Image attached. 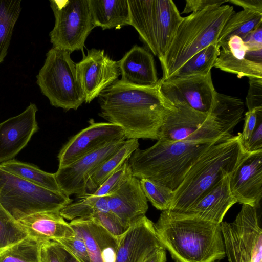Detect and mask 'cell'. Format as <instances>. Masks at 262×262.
<instances>
[{
  "label": "cell",
  "instance_id": "6da1fadb",
  "mask_svg": "<svg viewBox=\"0 0 262 262\" xmlns=\"http://www.w3.org/2000/svg\"><path fill=\"white\" fill-rule=\"evenodd\" d=\"M99 115L120 126L126 140H158L164 119L174 106L161 91V79L150 86H138L117 80L98 97Z\"/></svg>",
  "mask_w": 262,
  "mask_h": 262
},
{
  "label": "cell",
  "instance_id": "7a4b0ae2",
  "mask_svg": "<svg viewBox=\"0 0 262 262\" xmlns=\"http://www.w3.org/2000/svg\"><path fill=\"white\" fill-rule=\"evenodd\" d=\"M154 227L160 244L175 262H215L226 256L221 224L166 210Z\"/></svg>",
  "mask_w": 262,
  "mask_h": 262
},
{
  "label": "cell",
  "instance_id": "3957f363",
  "mask_svg": "<svg viewBox=\"0 0 262 262\" xmlns=\"http://www.w3.org/2000/svg\"><path fill=\"white\" fill-rule=\"evenodd\" d=\"M218 142L158 140L147 148H137L128 163L134 177L158 182L174 191L200 156Z\"/></svg>",
  "mask_w": 262,
  "mask_h": 262
},
{
  "label": "cell",
  "instance_id": "277c9868",
  "mask_svg": "<svg viewBox=\"0 0 262 262\" xmlns=\"http://www.w3.org/2000/svg\"><path fill=\"white\" fill-rule=\"evenodd\" d=\"M239 136L216 142L200 156L174 190L168 210L185 211L223 176L235 170L247 153Z\"/></svg>",
  "mask_w": 262,
  "mask_h": 262
},
{
  "label": "cell",
  "instance_id": "5b68a950",
  "mask_svg": "<svg viewBox=\"0 0 262 262\" xmlns=\"http://www.w3.org/2000/svg\"><path fill=\"white\" fill-rule=\"evenodd\" d=\"M235 13L229 5L212 6L183 18L165 55L159 59L163 71L161 79L170 78L198 52L217 44L226 22Z\"/></svg>",
  "mask_w": 262,
  "mask_h": 262
},
{
  "label": "cell",
  "instance_id": "8992f818",
  "mask_svg": "<svg viewBox=\"0 0 262 262\" xmlns=\"http://www.w3.org/2000/svg\"><path fill=\"white\" fill-rule=\"evenodd\" d=\"M130 24L159 59L166 54L183 19L171 0H128Z\"/></svg>",
  "mask_w": 262,
  "mask_h": 262
},
{
  "label": "cell",
  "instance_id": "52a82bcc",
  "mask_svg": "<svg viewBox=\"0 0 262 262\" xmlns=\"http://www.w3.org/2000/svg\"><path fill=\"white\" fill-rule=\"evenodd\" d=\"M73 202L54 191L15 176L0 166V204L16 221L41 212H59Z\"/></svg>",
  "mask_w": 262,
  "mask_h": 262
},
{
  "label": "cell",
  "instance_id": "ba28073f",
  "mask_svg": "<svg viewBox=\"0 0 262 262\" xmlns=\"http://www.w3.org/2000/svg\"><path fill=\"white\" fill-rule=\"evenodd\" d=\"M71 52L53 47L37 75V83L50 104L66 111L76 110L85 102Z\"/></svg>",
  "mask_w": 262,
  "mask_h": 262
},
{
  "label": "cell",
  "instance_id": "9c48e42d",
  "mask_svg": "<svg viewBox=\"0 0 262 262\" xmlns=\"http://www.w3.org/2000/svg\"><path fill=\"white\" fill-rule=\"evenodd\" d=\"M55 25L50 32L53 47L83 51L85 41L95 28L89 0H51Z\"/></svg>",
  "mask_w": 262,
  "mask_h": 262
},
{
  "label": "cell",
  "instance_id": "30bf717a",
  "mask_svg": "<svg viewBox=\"0 0 262 262\" xmlns=\"http://www.w3.org/2000/svg\"><path fill=\"white\" fill-rule=\"evenodd\" d=\"M221 227L229 262H262V229L257 208L242 204L235 220L222 222Z\"/></svg>",
  "mask_w": 262,
  "mask_h": 262
},
{
  "label": "cell",
  "instance_id": "8fae6325",
  "mask_svg": "<svg viewBox=\"0 0 262 262\" xmlns=\"http://www.w3.org/2000/svg\"><path fill=\"white\" fill-rule=\"evenodd\" d=\"M174 106L164 119L158 140L217 142L233 136L226 133L209 113L199 112L185 104Z\"/></svg>",
  "mask_w": 262,
  "mask_h": 262
},
{
  "label": "cell",
  "instance_id": "7c38bea8",
  "mask_svg": "<svg viewBox=\"0 0 262 262\" xmlns=\"http://www.w3.org/2000/svg\"><path fill=\"white\" fill-rule=\"evenodd\" d=\"M161 91L173 105L185 104L204 113L210 112L216 92L211 72L206 75L161 79Z\"/></svg>",
  "mask_w": 262,
  "mask_h": 262
},
{
  "label": "cell",
  "instance_id": "4fadbf2b",
  "mask_svg": "<svg viewBox=\"0 0 262 262\" xmlns=\"http://www.w3.org/2000/svg\"><path fill=\"white\" fill-rule=\"evenodd\" d=\"M125 138L112 141L73 163L58 168L54 173L61 191L70 196L82 198L87 195L86 185L89 176L125 143Z\"/></svg>",
  "mask_w": 262,
  "mask_h": 262
},
{
  "label": "cell",
  "instance_id": "5bb4252c",
  "mask_svg": "<svg viewBox=\"0 0 262 262\" xmlns=\"http://www.w3.org/2000/svg\"><path fill=\"white\" fill-rule=\"evenodd\" d=\"M77 79L82 90L85 102L90 103L120 75L117 61L112 59L103 50L92 48L76 63Z\"/></svg>",
  "mask_w": 262,
  "mask_h": 262
},
{
  "label": "cell",
  "instance_id": "9a60e30c",
  "mask_svg": "<svg viewBox=\"0 0 262 262\" xmlns=\"http://www.w3.org/2000/svg\"><path fill=\"white\" fill-rule=\"evenodd\" d=\"M125 137L120 126L91 121L88 126L73 136L61 148L57 156L58 168L68 166L107 143Z\"/></svg>",
  "mask_w": 262,
  "mask_h": 262
},
{
  "label": "cell",
  "instance_id": "2e32d148",
  "mask_svg": "<svg viewBox=\"0 0 262 262\" xmlns=\"http://www.w3.org/2000/svg\"><path fill=\"white\" fill-rule=\"evenodd\" d=\"M229 186L236 203L258 208L262 198V151L246 153L230 174Z\"/></svg>",
  "mask_w": 262,
  "mask_h": 262
},
{
  "label": "cell",
  "instance_id": "e0dca14e",
  "mask_svg": "<svg viewBox=\"0 0 262 262\" xmlns=\"http://www.w3.org/2000/svg\"><path fill=\"white\" fill-rule=\"evenodd\" d=\"M154 223L144 215L129 227L119 238L115 262H144L162 248Z\"/></svg>",
  "mask_w": 262,
  "mask_h": 262
},
{
  "label": "cell",
  "instance_id": "ac0fdd59",
  "mask_svg": "<svg viewBox=\"0 0 262 262\" xmlns=\"http://www.w3.org/2000/svg\"><path fill=\"white\" fill-rule=\"evenodd\" d=\"M37 110L30 103L20 114L0 123V164L13 159L38 130Z\"/></svg>",
  "mask_w": 262,
  "mask_h": 262
},
{
  "label": "cell",
  "instance_id": "d6986e66",
  "mask_svg": "<svg viewBox=\"0 0 262 262\" xmlns=\"http://www.w3.org/2000/svg\"><path fill=\"white\" fill-rule=\"evenodd\" d=\"M106 199L110 212L127 229L145 215L148 208L140 179L133 176Z\"/></svg>",
  "mask_w": 262,
  "mask_h": 262
},
{
  "label": "cell",
  "instance_id": "ffe728a7",
  "mask_svg": "<svg viewBox=\"0 0 262 262\" xmlns=\"http://www.w3.org/2000/svg\"><path fill=\"white\" fill-rule=\"evenodd\" d=\"M69 224L84 241L91 262H115L119 238L91 217L76 219Z\"/></svg>",
  "mask_w": 262,
  "mask_h": 262
},
{
  "label": "cell",
  "instance_id": "44dd1931",
  "mask_svg": "<svg viewBox=\"0 0 262 262\" xmlns=\"http://www.w3.org/2000/svg\"><path fill=\"white\" fill-rule=\"evenodd\" d=\"M230 174L223 176L183 213L221 224L228 210L236 203L230 189Z\"/></svg>",
  "mask_w": 262,
  "mask_h": 262
},
{
  "label": "cell",
  "instance_id": "7402d4cb",
  "mask_svg": "<svg viewBox=\"0 0 262 262\" xmlns=\"http://www.w3.org/2000/svg\"><path fill=\"white\" fill-rule=\"evenodd\" d=\"M122 82L138 86H150L159 81L152 54L142 47H133L118 61Z\"/></svg>",
  "mask_w": 262,
  "mask_h": 262
},
{
  "label": "cell",
  "instance_id": "603a6c76",
  "mask_svg": "<svg viewBox=\"0 0 262 262\" xmlns=\"http://www.w3.org/2000/svg\"><path fill=\"white\" fill-rule=\"evenodd\" d=\"M28 236L38 243L46 241H56L75 235L69 223L59 212L48 211L36 213L17 221Z\"/></svg>",
  "mask_w": 262,
  "mask_h": 262
},
{
  "label": "cell",
  "instance_id": "cb8c5ba5",
  "mask_svg": "<svg viewBox=\"0 0 262 262\" xmlns=\"http://www.w3.org/2000/svg\"><path fill=\"white\" fill-rule=\"evenodd\" d=\"M214 67L221 70L243 77L262 78V64L245 58L246 48L243 39L234 36L222 45Z\"/></svg>",
  "mask_w": 262,
  "mask_h": 262
},
{
  "label": "cell",
  "instance_id": "d4e9b609",
  "mask_svg": "<svg viewBox=\"0 0 262 262\" xmlns=\"http://www.w3.org/2000/svg\"><path fill=\"white\" fill-rule=\"evenodd\" d=\"M89 3L95 27L119 29L130 25L128 0H89Z\"/></svg>",
  "mask_w": 262,
  "mask_h": 262
},
{
  "label": "cell",
  "instance_id": "484cf974",
  "mask_svg": "<svg viewBox=\"0 0 262 262\" xmlns=\"http://www.w3.org/2000/svg\"><path fill=\"white\" fill-rule=\"evenodd\" d=\"M139 146L138 139L126 140L124 144L117 151L104 161L89 176L86 185L87 195L94 193L117 171Z\"/></svg>",
  "mask_w": 262,
  "mask_h": 262
},
{
  "label": "cell",
  "instance_id": "4316f807",
  "mask_svg": "<svg viewBox=\"0 0 262 262\" xmlns=\"http://www.w3.org/2000/svg\"><path fill=\"white\" fill-rule=\"evenodd\" d=\"M244 111L243 100L216 92L208 113L226 133L233 135L234 128L242 119Z\"/></svg>",
  "mask_w": 262,
  "mask_h": 262
},
{
  "label": "cell",
  "instance_id": "83f0119b",
  "mask_svg": "<svg viewBox=\"0 0 262 262\" xmlns=\"http://www.w3.org/2000/svg\"><path fill=\"white\" fill-rule=\"evenodd\" d=\"M7 171L34 184L48 189L62 192L56 182L54 173H49L37 166L12 159L0 164Z\"/></svg>",
  "mask_w": 262,
  "mask_h": 262
},
{
  "label": "cell",
  "instance_id": "f1b7e54d",
  "mask_svg": "<svg viewBox=\"0 0 262 262\" xmlns=\"http://www.w3.org/2000/svg\"><path fill=\"white\" fill-rule=\"evenodd\" d=\"M260 25H262V13L247 10L234 13L224 26L217 44L221 47L234 36L243 39Z\"/></svg>",
  "mask_w": 262,
  "mask_h": 262
},
{
  "label": "cell",
  "instance_id": "f546056e",
  "mask_svg": "<svg viewBox=\"0 0 262 262\" xmlns=\"http://www.w3.org/2000/svg\"><path fill=\"white\" fill-rule=\"evenodd\" d=\"M21 2L0 0V63L7 54L14 27L21 12Z\"/></svg>",
  "mask_w": 262,
  "mask_h": 262
},
{
  "label": "cell",
  "instance_id": "4dcf8cb0",
  "mask_svg": "<svg viewBox=\"0 0 262 262\" xmlns=\"http://www.w3.org/2000/svg\"><path fill=\"white\" fill-rule=\"evenodd\" d=\"M220 52L218 44L208 46L191 57L171 78L207 75L214 67Z\"/></svg>",
  "mask_w": 262,
  "mask_h": 262
},
{
  "label": "cell",
  "instance_id": "1f68e13d",
  "mask_svg": "<svg viewBox=\"0 0 262 262\" xmlns=\"http://www.w3.org/2000/svg\"><path fill=\"white\" fill-rule=\"evenodd\" d=\"M109 211L106 196L86 195L78 201L67 205L59 212L64 219L72 221L78 218L90 217L99 212Z\"/></svg>",
  "mask_w": 262,
  "mask_h": 262
},
{
  "label": "cell",
  "instance_id": "d6a6232c",
  "mask_svg": "<svg viewBox=\"0 0 262 262\" xmlns=\"http://www.w3.org/2000/svg\"><path fill=\"white\" fill-rule=\"evenodd\" d=\"M39 243L27 236L0 250V262H39Z\"/></svg>",
  "mask_w": 262,
  "mask_h": 262
},
{
  "label": "cell",
  "instance_id": "836d02e7",
  "mask_svg": "<svg viewBox=\"0 0 262 262\" xmlns=\"http://www.w3.org/2000/svg\"><path fill=\"white\" fill-rule=\"evenodd\" d=\"M141 188L147 200L157 209L168 210L171 205L174 191L158 182L140 179Z\"/></svg>",
  "mask_w": 262,
  "mask_h": 262
},
{
  "label": "cell",
  "instance_id": "e575fe53",
  "mask_svg": "<svg viewBox=\"0 0 262 262\" xmlns=\"http://www.w3.org/2000/svg\"><path fill=\"white\" fill-rule=\"evenodd\" d=\"M27 236L18 222L0 204V249L12 245Z\"/></svg>",
  "mask_w": 262,
  "mask_h": 262
},
{
  "label": "cell",
  "instance_id": "d590c367",
  "mask_svg": "<svg viewBox=\"0 0 262 262\" xmlns=\"http://www.w3.org/2000/svg\"><path fill=\"white\" fill-rule=\"evenodd\" d=\"M132 176L133 173L128 160L94 193L86 195L97 197L108 195L118 190Z\"/></svg>",
  "mask_w": 262,
  "mask_h": 262
},
{
  "label": "cell",
  "instance_id": "8d00e7d4",
  "mask_svg": "<svg viewBox=\"0 0 262 262\" xmlns=\"http://www.w3.org/2000/svg\"><path fill=\"white\" fill-rule=\"evenodd\" d=\"M55 242L63 247L79 262H91L84 241L76 234L73 237L59 239Z\"/></svg>",
  "mask_w": 262,
  "mask_h": 262
},
{
  "label": "cell",
  "instance_id": "74e56055",
  "mask_svg": "<svg viewBox=\"0 0 262 262\" xmlns=\"http://www.w3.org/2000/svg\"><path fill=\"white\" fill-rule=\"evenodd\" d=\"M39 243V262H64L65 249L57 242L43 241Z\"/></svg>",
  "mask_w": 262,
  "mask_h": 262
},
{
  "label": "cell",
  "instance_id": "f35d334b",
  "mask_svg": "<svg viewBox=\"0 0 262 262\" xmlns=\"http://www.w3.org/2000/svg\"><path fill=\"white\" fill-rule=\"evenodd\" d=\"M98 223L112 234L119 238L127 230L118 218L111 212H99L90 217Z\"/></svg>",
  "mask_w": 262,
  "mask_h": 262
},
{
  "label": "cell",
  "instance_id": "ab89813d",
  "mask_svg": "<svg viewBox=\"0 0 262 262\" xmlns=\"http://www.w3.org/2000/svg\"><path fill=\"white\" fill-rule=\"evenodd\" d=\"M249 84L246 98L248 111L262 108V78H249Z\"/></svg>",
  "mask_w": 262,
  "mask_h": 262
},
{
  "label": "cell",
  "instance_id": "60d3db41",
  "mask_svg": "<svg viewBox=\"0 0 262 262\" xmlns=\"http://www.w3.org/2000/svg\"><path fill=\"white\" fill-rule=\"evenodd\" d=\"M261 120L262 108L248 111L245 113L243 130L239 133V141L243 147Z\"/></svg>",
  "mask_w": 262,
  "mask_h": 262
},
{
  "label": "cell",
  "instance_id": "b9f144b4",
  "mask_svg": "<svg viewBox=\"0 0 262 262\" xmlns=\"http://www.w3.org/2000/svg\"><path fill=\"white\" fill-rule=\"evenodd\" d=\"M226 2L229 0H186L182 13L200 11L212 6H221Z\"/></svg>",
  "mask_w": 262,
  "mask_h": 262
},
{
  "label": "cell",
  "instance_id": "7bdbcfd3",
  "mask_svg": "<svg viewBox=\"0 0 262 262\" xmlns=\"http://www.w3.org/2000/svg\"><path fill=\"white\" fill-rule=\"evenodd\" d=\"M243 148L247 153L262 151V120L258 122Z\"/></svg>",
  "mask_w": 262,
  "mask_h": 262
},
{
  "label": "cell",
  "instance_id": "ee69618b",
  "mask_svg": "<svg viewBox=\"0 0 262 262\" xmlns=\"http://www.w3.org/2000/svg\"><path fill=\"white\" fill-rule=\"evenodd\" d=\"M243 41L246 50L262 49V25L250 32Z\"/></svg>",
  "mask_w": 262,
  "mask_h": 262
},
{
  "label": "cell",
  "instance_id": "f6af8a7d",
  "mask_svg": "<svg viewBox=\"0 0 262 262\" xmlns=\"http://www.w3.org/2000/svg\"><path fill=\"white\" fill-rule=\"evenodd\" d=\"M229 2L242 7L243 10L262 13V0H229Z\"/></svg>",
  "mask_w": 262,
  "mask_h": 262
},
{
  "label": "cell",
  "instance_id": "bcb514c9",
  "mask_svg": "<svg viewBox=\"0 0 262 262\" xmlns=\"http://www.w3.org/2000/svg\"><path fill=\"white\" fill-rule=\"evenodd\" d=\"M166 254L165 250L162 247L151 254L144 262H166Z\"/></svg>",
  "mask_w": 262,
  "mask_h": 262
},
{
  "label": "cell",
  "instance_id": "7dc6e473",
  "mask_svg": "<svg viewBox=\"0 0 262 262\" xmlns=\"http://www.w3.org/2000/svg\"><path fill=\"white\" fill-rule=\"evenodd\" d=\"M245 57L251 61L262 64V49L246 50Z\"/></svg>",
  "mask_w": 262,
  "mask_h": 262
},
{
  "label": "cell",
  "instance_id": "c3c4849f",
  "mask_svg": "<svg viewBox=\"0 0 262 262\" xmlns=\"http://www.w3.org/2000/svg\"><path fill=\"white\" fill-rule=\"evenodd\" d=\"M66 256L64 262H79L66 249Z\"/></svg>",
  "mask_w": 262,
  "mask_h": 262
},
{
  "label": "cell",
  "instance_id": "681fc988",
  "mask_svg": "<svg viewBox=\"0 0 262 262\" xmlns=\"http://www.w3.org/2000/svg\"><path fill=\"white\" fill-rule=\"evenodd\" d=\"M1 250V249H0Z\"/></svg>",
  "mask_w": 262,
  "mask_h": 262
}]
</instances>
